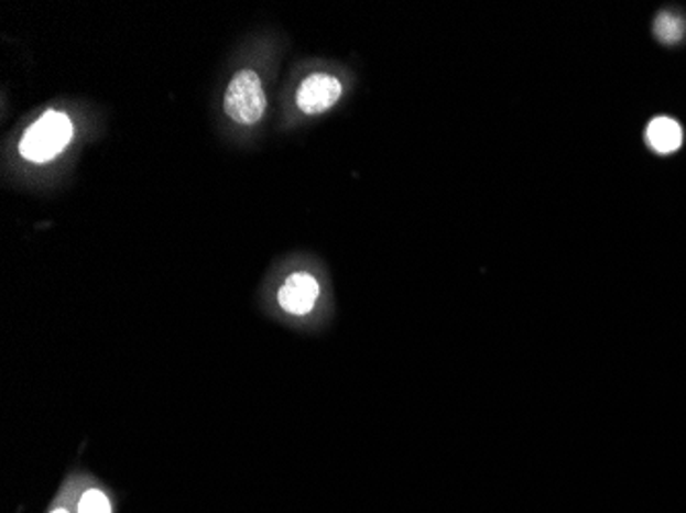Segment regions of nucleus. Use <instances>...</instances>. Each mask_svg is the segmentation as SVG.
<instances>
[{
    "mask_svg": "<svg viewBox=\"0 0 686 513\" xmlns=\"http://www.w3.org/2000/svg\"><path fill=\"white\" fill-rule=\"evenodd\" d=\"M73 138V123L61 111H47L31 125L19 144V152L31 163L56 159Z\"/></svg>",
    "mask_w": 686,
    "mask_h": 513,
    "instance_id": "obj_1",
    "label": "nucleus"
},
{
    "mask_svg": "<svg viewBox=\"0 0 686 513\" xmlns=\"http://www.w3.org/2000/svg\"><path fill=\"white\" fill-rule=\"evenodd\" d=\"M225 109L237 123H258L265 113V92L260 76L253 70H243L235 76L225 95Z\"/></svg>",
    "mask_w": 686,
    "mask_h": 513,
    "instance_id": "obj_2",
    "label": "nucleus"
},
{
    "mask_svg": "<svg viewBox=\"0 0 686 513\" xmlns=\"http://www.w3.org/2000/svg\"><path fill=\"white\" fill-rule=\"evenodd\" d=\"M320 287L311 273H292L277 292V304L292 317H306L319 301Z\"/></svg>",
    "mask_w": 686,
    "mask_h": 513,
    "instance_id": "obj_3",
    "label": "nucleus"
},
{
    "mask_svg": "<svg viewBox=\"0 0 686 513\" xmlns=\"http://www.w3.org/2000/svg\"><path fill=\"white\" fill-rule=\"evenodd\" d=\"M341 92H344V87L336 76H308L298 89L296 106L301 107V111H305L308 116H317V113H323V111L336 106Z\"/></svg>",
    "mask_w": 686,
    "mask_h": 513,
    "instance_id": "obj_4",
    "label": "nucleus"
},
{
    "mask_svg": "<svg viewBox=\"0 0 686 513\" xmlns=\"http://www.w3.org/2000/svg\"><path fill=\"white\" fill-rule=\"evenodd\" d=\"M120 501L116 493L101 481H78L77 505L75 513H118Z\"/></svg>",
    "mask_w": 686,
    "mask_h": 513,
    "instance_id": "obj_5",
    "label": "nucleus"
},
{
    "mask_svg": "<svg viewBox=\"0 0 686 513\" xmlns=\"http://www.w3.org/2000/svg\"><path fill=\"white\" fill-rule=\"evenodd\" d=\"M645 138L654 151L671 154L683 146V128L671 118H656L647 125Z\"/></svg>",
    "mask_w": 686,
    "mask_h": 513,
    "instance_id": "obj_6",
    "label": "nucleus"
},
{
    "mask_svg": "<svg viewBox=\"0 0 686 513\" xmlns=\"http://www.w3.org/2000/svg\"><path fill=\"white\" fill-rule=\"evenodd\" d=\"M657 40L664 44H678L685 35V25L674 13H660L654 21Z\"/></svg>",
    "mask_w": 686,
    "mask_h": 513,
    "instance_id": "obj_7",
    "label": "nucleus"
},
{
    "mask_svg": "<svg viewBox=\"0 0 686 513\" xmlns=\"http://www.w3.org/2000/svg\"><path fill=\"white\" fill-rule=\"evenodd\" d=\"M78 477H70L62 483L56 498L52 499L50 507L46 513H75V505H77L78 495Z\"/></svg>",
    "mask_w": 686,
    "mask_h": 513,
    "instance_id": "obj_8",
    "label": "nucleus"
}]
</instances>
